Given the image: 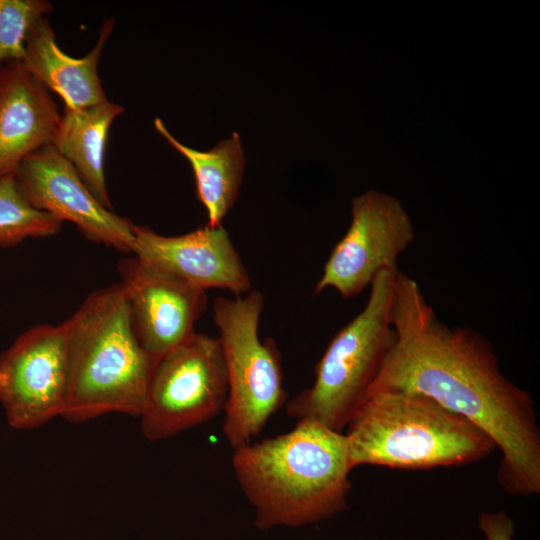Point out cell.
Here are the masks:
<instances>
[{"label": "cell", "mask_w": 540, "mask_h": 540, "mask_svg": "<svg viewBox=\"0 0 540 540\" xmlns=\"http://www.w3.org/2000/svg\"><path fill=\"white\" fill-rule=\"evenodd\" d=\"M391 320L394 341L367 394L418 393L466 418L500 449L497 478L503 489L510 495L540 494L534 401L502 373L490 343L470 328L441 322L418 283L400 270Z\"/></svg>", "instance_id": "cell-1"}, {"label": "cell", "mask_w": 540, "mask_h": 540, "mask_svg": "<svg viewBox=\"0 0 540 540\" xmlns=\"http://www.w3.org/2000/svg\"><path fill=\"white\" fill-rule=\"evenodd\" d=\"M232 468L258 529L313 524L348 507L347 439L321 424L298 421L287 433L237 447Z\"/></svg>", "instance_id": "cell-2"}, {"label": "cell", "mask_w": 540, "mask_h": 540, "mask_svg": "<svg viewBox=\"0 0 540 540\" xmlns=\"http://www.w3.org/2000/svg\"><path fill=\"white\" fill-rule=\"evenodd\" d=\"M64 324L68 381L62 417L71 423L107 413L139 417L158 362L135 334L121 284L92 292Z\"/></svg>", "instance_id": "cell-3"}, {"label": "cell", "mask_w": 540, "mask_h": 540, "mask_svg": "<svg viewBox=\"0 0 540 540\" xmlns=\"http://www.w3.org/2000/svg\"><path fill=\"white\" fill-rule=\"evenodd\" d=\"M346 428L352 469L463 466L484 459L496 448L466 418L427 396L401 390L368 393Z\"/></svg>", "instance_id": "cell-4"}, {"label": "cell", "mask_w": 540, "mask_h": 540, "mask_svg": "<svg viewBox=\"0 0 540 540\" xmlns=\"http://www.w3.org/2000/svg\"><path fill=\"white\" fill-rule=\"evenodd\" d=\"M398 270L377 274L365 307L335 334L316 364L312 386L286 402L288 415L338 432L347 427L394 341L391 307Z\"/></svg>", "instance_id": "cell-5"}, {"label": "cell", "mask_w": 540, "mask_h": 540, "mask_svg": "<svg viewBox=\"0 0 540 540\" xmlns=\"http://www.w3.org/2000/svg\"><path fill=\"white\" fill-rule=\"evenodd\" d=\"M264 296H217L213 320L218 329L228 379L223 434L235 449L251 442L288 401L281 355L272 338L259 337Z\"/></svg>", "instance_id": "cell-6"}, {"label": "cell", "mask_w": 540, "mask_h": 540, "mask_svg": "<svg viewBox=\"0 0 540 540\" xmlns=\"http://www.w3.org/2000/svg\"><path fill=\"white\" fill-rule=\"evenodd\" d=\"M227 398L219 339L195 332L158 361L139 416L142 433L149 441L176 436L215 418Z\"/></svg>", "instance_id": "cell-7"}, {"label": "cell", "mask_w": 540, "mask_h": 540, "mask_svg": "<svg viewBox=\"0 0 540 540\" xmlns=\"http://www.w3.org/2000/svg\"><path fill=\"white\" fill-rule=\"evenodd\" d=\"M415 237L410 217L393 196L367 191L352 200V219L329 255L315 292L332 288L352 298L383 270H396Z\"/></svg>", "instance_id": "cell-8"}, {"label": "cell", "mask_w": 540, "mask_h": 540, "mask_svg": "<svg viewBox=\"0 0 540 540\" xmlns=\"http://www.w3.org/2000/svg\"><path fill=\"white\" fill-rule=\"evenodd\" d=\"M68 381L64 322L38 324L0 354V403L16 429L39 427L62 416Z\"/></svg>", "instance_id": "cell-9"}, {"label": "cell", "mask_w": 540, "mask_h": 540, "mask_svg": "<svg viewBox=\"0 0 540 540\" xmlns=\"http://www.w3.org/2000/svg\"><path fill=\"white\" fill-rule=\"evenodd\" d=\"M15 180L32 207L73 223L95 242L131 253L134 224L102 205L51 144L27 156Z\"/></svg>", "instance_id": "cell-10"}, {"label": "cell", "mask_w": 540, "mask_h": 540, "mask_svg": "<svg viewBox=\"0 0 540 540\" xmlns=\"http://www.w3.org/2000/svg\"><path fill=\"white\" fill-rule=\"evenodd\" d=\"M135 334L157 362L194 333L207 293L133 256L118 266Z\"/></svg>", "instance_id": "cell-11"}, {"label": "cell", "mask_w": 540, "mask_h": 540, "mask_svg": "<svg viewBox=\"0 0 540 540\" xmlns=\"http://www.w3.org/2000/svg\"><path fill=\"white\" fill-rule=\"evenodd\" d=\"M131 253L204 291L224 289L234 296L251 291L247 269L222 224H207L178 236H164L134 224Z\"/></svg>", "instance_id": "cell-12"}, {"label": "cell", "mask_w": 540, "mask_h": 540, "mask_svg": "<svg viewBox=\"0 0 540 540\" xmlns=\"http://www.w3.org/2000/svg\"><path fill=\"white\" fill-rule=\"evenodd\" d=\"M61 114L50 91L25 67H0V180L30 154L51 144Z\"/></svg>", "instance_id": "cell-13"}, {"label": "cell", "mask_w": 540, "mask_h": 540, "mask_svg": "<svg viewBox=\"0 0 540 540\" xmlns=\"http://www.w3.org/2000/svg\"><path fill=\"white\" fill-rule=\"evenodd\" d=\"M114 24L113 19H106L93 49L84 57L73 58L60 49L48 18H42L28 37L23 64L49 91L57 93L67 108L105 102L108 98L98 75V64Z\"/></svg>", "instance_id": "cell-14"}, {"label": "cell", "mask_w": 540, "mask_h": 540, "mask_svg": "<svg viewBox=\"0 0 540 540\" xmlns=\"http://www.w3.org/2000/svg\"><path fill=\"white\" fill-rule=\"evenodd\" d=\"M123 112L121 105L110 100L84 108L65 107L51 142L95 198L111 210L104 156L110 127Z\"/></svg>", "instance_id": "cell-15"}, {"label": "cell", "mask_w": 540, "mask_h": 540, "mask_svg": "<svg viewBox=\"0 0 540 540\" xmlns=\"http://www.w3.org/2000/svg\"><path fill=\"white\" fill-rule=\"evenodd\" d=\"M154 126L189 161L195 177L197 197L207 212L208 225H221L238 197L246 162L238 133L234 132L230 138L203 152L180 143L161 119L156 118Z\"/></svg>", "instance_id": "cell-16"}, {"label": "cell", "mask_w": 540, "mask_h": 540, "mask_svg": "<svg viewBox=\"0 0 540 540\" xmlns=\"http://www.w3.org/2000/svg\"><path fill=\"white\" fill-rule=\"evenodd\" d=\"M63 222L32 207L18 189L15 175L0 180V247L15 246L29 238L56 235Z\"/></svg>", "instance_id": "cell-17"}, {"label": "cell", "mask_w": 540, "mask_h": 540, "mask_svg": "<svg viewBox=\"0 0 540 540\" xmlns=\"http://www.w3.org/2000/svg\"><path fill=\"white\" fill-rule=\"evenodd\" d=\"M52 10L46 0H0V67L23 62L33 27Z\"/></svg>", "instance_id": "cell-18"}, {"label": "cell", "mask_w": 540, "mask_h": 540, "mask_svg": "<svg viewBox=\"0 0 540 540\" xmlns=\"http://www.w3.org/2000/svg\"><path fill=\"white\" fill-rule=\"evenodd\" d=\"M479 528L487 540H512L515 534L513 521L504 511L481 513Z\"/></svg>", "instance_id": "cell-19"}]
</instances>
